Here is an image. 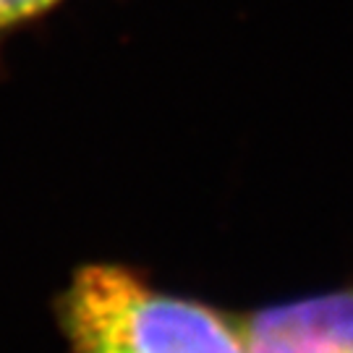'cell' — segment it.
Segmentation results:
<instances>
[{"label": "cell", "instance_id": "1", "mask_svg": "<svg viewBox=\"0 0 353 353\" xmlns=\"http://www.w3.org/2000/svg\"><path fill=\"white\" fill-rule=\"evenodd\" d=\"M61 325L74 353H252L239 322L118 265L76 270Z\"/></svg>", "mask_w": 353, "mask_h": 353}, {"label": "cell", "instance_id": "2", "mask_svg": "<svg viewBox=\"0 0 353 353\" xmlns=\"http://www.w3.org/2000/svg\"><path fill=\"white\" fill-rule=\"evenodd\" d=\"M239 325L252 353H353V288L275 303Z\"/></svg>", "mask_w": 353, "mask_h": 353}, {"label": "cell", "instance_id": "3", "mask_svg": "<svg viewBox=\"0 0 353 353\" xmlns=\"http://www.w3.org/2000/svg\"><path fill=\"white\" fill-rule=\"evenodd\" d=\"M61 0H0V32L45 13Z\"/></svg>", "mask_w": 353, "mask_h": 353}]
</instances>
